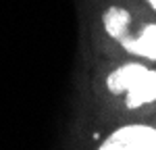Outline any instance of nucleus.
Instances as JSON below:
<instances>
[{
    "label": "nucleus",
    "instance_id": "obj_4",
    "mask_svg": "<svg viewBox=\"0 0 156 150\" xmlns=\"http://www.w3.org/2000/svg\"><path fill=\"white\" fill-rule=\"evenodd\" d=\"M102 23H104V29H106L108 36L112 40H119L125 34H129L131 15H129V11H125L121 6H110V9H106L104 17H102Z\"/></svg>",
    "mask_w": 156,
    "mask_h": 150
},
{
    "label": "nucleus",
    "instance_id": "obj_5",
    "mask_svg": "<svg viewBox=\"0 0 156 150\" xmlns=\"http://www.w3.org/2000/svg\"><path fill=\"white\" fill-rule=\"evenodd\" d=\"M146 2H148V4H150V6H152V9L156 11V0H146Z\"/></svg>",
    "mask_w": 156,
    "mask_h": 150
},
{
    "label": "nucleus",
    "instance_id": "obj_2",
    "mask_svg": "<svg viewBox=\"0 0 156 150\" xmlns=\"http://www.w3.org/2000/svg\"><path fill=\"white\" fill-rule=\"evenodd\" d=\"M100 150H156V127L150 125H123L115 129L102 144Z\"/></svg>",
    "mask_w": 156,
    "mask_h": 150
},
{
    "label": "nucleus",
    "instance_id": "obj_1",
    "mask_svg": "<svg viewBox=\"0 0 156 150\" xmlns=\"http://www.w3.org/2000/svg\"><path fill=\"white\" fill-rule=\"evenodd\" d=\"M106 88L110 94H127L125 106L135 111L156 100V71L142 62H125L108 73Z\"/></svg>",
    "mask_w": 156,
    "mask_h": 150
},
{
    "label": "nucleus",
    "instance_id": "obj_3",
    "mask_svg": "<svg viewBox=\"0 0 156 150\" xmlns=\"http://www.w3.org/2000/svg\"><path fill=\"white\" fill-rule=\"evenodd\" d=\"M123 50H127L129 54L142 56L148 61H156V23H148L142 27V31L137 36L125 34L123 38L117 40Z\"/></svg>",
    "mask_w": 156,
    "mask_h": 150
}]
</instances>
